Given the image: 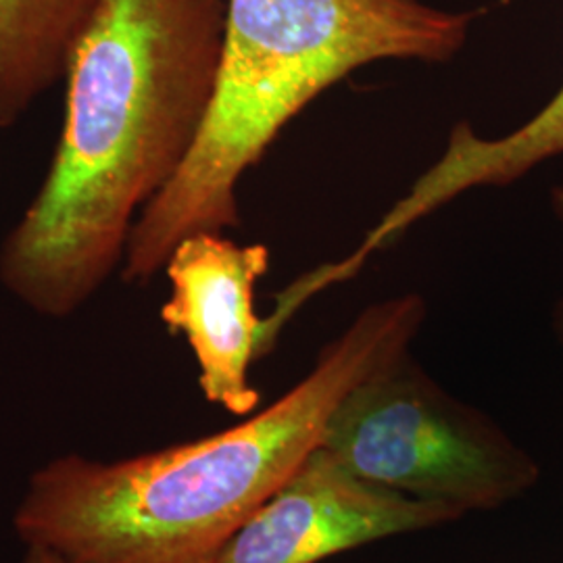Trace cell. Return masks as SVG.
Instances as JSON below:
<instances>
[{"label":"cell","instance_id":"cell-1","mask_svg":"<svg viewBox=\"0 0 563 563\" xmlns=\"http://www.w3.org/2000/svg\"><path fill=\"white\" fill-rule=\"evenodd\" d=\"M228 0H95L69 55L59 144L0 246V282L63 320L123 265L144 207L178 176L213 101Z\"/></svg>","mask_w":563,"mask_h":563},{"label":"cell","instance_id":"cell-2","mask_svg":"<svg viewBox=\"0 0 563 563\" xmlns=\"http://www.w3.org/2000/svg\"><path fill=\"white\" fill-rule=\"evenodd\" d=\"M426 301L365 307L280 399L211 437L121 462L65 455L42 465L15 532L63 563H213L223 544L322 443L339 402L409 351Z\"/></svg>","mask_w":563,"mask_h":563},{"label":"cell","instance_id":"cell-3","mask_svg":"<svg viewBox=\"0 0 563 563\" xmlns=\"http://www.w3.org/2000/svg\"><path fill=\"white\" fill-rule=\"evenodd\" d=\"M476 18L422 0H228L207 120L134 223L123 280H153L192 234L241 228L242 176L328 88L376 60L455 59Z\"/></svg>","mask_w":563,"mask_h":563},{"label":"cell","instance_id":"cell-4","mask_svg":"<svg viewBox=\"0 0 563 563\" xmlns=\"http://www.w3.org/2000/svg\"><path fill=\"white\" fill-rule=\"evenodd\" d=\"M320 446L367 483L462 516L499 509L541 481L528 451L446 393L409 351L339 402Z\"/></svg>","mask_w":563,"mask_h":563},{"label":"cell","instance_id":"cell-5","mask_svg":"<svg viewBox=\"0 0 563 563\" xmlns=\"http://www.w3.org/2000/svg\"><path fill=\"white\" fill-rule=\"evenodd\" d=\"M269 263L265 244L199 232L172 251L163 269L172 282L162 307L165 328L192 349L205 399L236 416L257 411L262 395L251 383V367L274 351L286 328L274 311L262 318L255 307L257 282Z\"/></svg>","mask_w":563,"mask_h":563},{"label":"cell","instance_id":"cell-6","mask_svg":"<svg viewBox=\"0 0 563 563\" xmlns=\"http://www.w3.org/2000/svg\"><path fill=\"white\" fill-rule=\"evenodd\" d=\"M462 518L453 507L367 483L323 446L242 523L213 563H318Z\"/></svg>","mask_w":563,"mask_h":563},{"label":"cell","instance_id":"cell-7","mask_svg":"<svg viewBox=\"0 0 563 563\" xmlns=\"http://www.w3.org/2000/svg\"><path fill=\"white\" fill-rule=\"evenodd\" d=\"M563 155V86L543 109L501 139H484L472 123H455L443 155L432 163L407 195L395 202L360 246L341 262L316 267L322 288L353 280L367 260L402 236L413 223L443 209L463 192L484 186H507L541 163Z\"/></svg>","mask_w":563,"mask_h":563},{"label":"cell","instance_id":"cell-8","mask_svg":"<svg viewBox=\"0 0 563 563\" xmlns=\"http://www.w3.org/2000/svg\"><path fill=\"white\" fill-rule=\"evenodd\" d=\"M95 0H0V128L65 78Z\"/></svg>","mask_w":563,"mask_h":563},{"label":"cell","instance_id":"cell-9","mask_svg":"<svg viewBox=\"0 0 563 563\" xmlns=\"http://www.w3.org/2000/svg\"><path fill=\"white\" fill-rule=\"evenodd\" d=\"M21 563H63L57 555L41 547H27V553Z\"/></svg>","mask_w":563,"mask_h":563},{"label":"cell","instance_id":"cell-10","mask_svg":"<svg viewBox=\"0 0 563 563\" xmlns=\"http://www.w3.org/2000/svg\"><path fill=\"white\" fill-rule=\"evenodd\" d=\"M549 199H551V209H553V216L560 220V223L563 225V184L560 186H555V188H551V195H549Z\"/></svg>","mask_w":563,"mask_h":563},{"label":"cell","instance_id":"cell-11","mask_svg":"<svg viewBox=\"0 0 563 563\" xmlns=\"http://www.w3.org/2000/svg\"><path fill=\"white\" fill-rule=\"evenodd\" d=\"M553 332L563 346V299L553 307Z\"/></svg>","mask_w":563,"mask_h":563}]
</instances>
